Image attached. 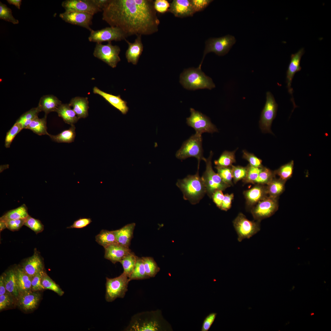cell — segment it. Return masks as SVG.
Returning <instances> with one entry per match:
<instances>
[{"label":"cell","instance_id":"cell-13","mask_svg":"<svg viewBox=\"0 0 331 331\" xmlns=\"http://www.w3.org/2000/svg\"><path fill=\"white\" fill-rule=\"evenodd\" d=\"M278 198L268 196L250 209L255 220L261 221L272 215L278 208Z\"/></svg>","mask_w":331,"mask_h":331},{"label":"cell","instance_id":"cell-63","mask_svg":"<svg viewBox=\"0 0 331 331\" xmlns=\"http://www.w3.org/2000/svg\"><path fill=\"white\" fill-rule=\"evenodd\" d=\"M6 228H7L5 222L0 221V230L2 231Z\"/></svg>","mask_w":331,"mask_h":331},{"label":"cell","instance_id":"cell-34","mask_svg":"<svg viewBox=\"0 0 331 331\" xmlns=\"http://www.w3.org/2000/svg\"><path fill=\"white\" fill-rule=\"evenodd\" d=\"M47 117L40 118L38 116L35 118L27 127L34 133L39 135H48L47 131Z\"/></svg>","mask_w":331,"mask_h":331},{"label":"cell","instance_id":"cell-6","mask_svg":"<svg viewBox=\"0 0 331 331\" xmlns=\"http://www.w3.org/2000/svg\"><path fill=\"white\" fill-rule=\"evenodd\" d=\"M213 155V153L211 151L208 157L205 158L204 161L206 163V170L201 177L206 188V193L210 198L215 191H224L230 186L225 183L213 170L211 162Z\"/></svg>","mask_w":331,"mask_h":331},{"label":"cell","instance_id":"cell-52","mask_svg":"<svg viewBox=\"0 0 331 331\" xmlns=\"http://www.w3.org/2000/svg\"><path fill=\"white\" fill-rule=\"evenodd\" d=\"M170 4L166 0H155L154 1V7L156 12L164 13L168 11Z\"/></svg>","mask_w":331,"mask_h":331},{"label":"cell","instance_id":"cell-42","mask_svg":"<svg viewBox=\"0 0 331 331\" xmlns=\"http://www.w3.org/2000/svg\"><path fill=\"white\" fill-rule=\"evenodd\" d=\"M274 171L263 166L254 184L266 185L275 177Z\"/></svg>","mask_w":331,"mask_h":331},{"label":"cell","instance_id":"cell-27","mask_svg":"<svg viewBox=\"0 0 331 331\" xmlns=\"http://www.w3.org/2000/svg\"><path fill=\"white\" fill-rule=\"evenodd\" d=\"M69 104L73 108L79 119L85 118L88 116L89 107L87 97H74L71 100Z\"/></svg>","mask_w":331,"mask_h":331},{"label":"cell","instance_id":"cell-57","mask_svg":"<svg viewBox=\"0 0 331 331\" xmlns=\"http://www.w3.org/2000/svg\"><path fill=\"white\" fill-rule=\"evenodd\" d=\"M9 294V293H6L5 294L0 295V310L6 308L13 303V299Z\"/></svg>","mask_w":331,"mask_h":331},{"label":"cell","instance_id":"cell-35","mask_svg":"<svg viewBox=\"0 0 331 331\" xmlns=\"http://www.w3.org/2000/svg\"><path fill=\"white\" fill-rule=\"evenodd\" d=\"M96 242L104 248L112 244L116 243V238L114 231L105 230H101L95 237Z\"/></svg>","mask_w":331,"mask_h":331},{"label":"cell","instance_id":"cell-58","mask_svg":"<svg viewBox=\"0 0 331 331\" xmlns=\"http://www.w3.org/2000/svg\"><path fill=\"white\" fill-rule=\"evenodd\" d=\"M234 198L233 193L225 194L220 209L226 211L229 210L231 207L232 201Z\"/></svg>","mask_w":331,"mask_h":331},{"label":"cell","instance_id":"cell-16","mask_svg":"<svg viewBox=\"0 0 331 331\" xmlns=\"http://www.w3.org/2000/svg\"><path fill=\"white\" fill-rule=\"evenodd\" d=\"M93 15L86 13L65 11L59 14V17L66 22L78 25L91 31Z\"/></svg>","mask_w":331,"mask_h":331},{"label":"cell","instance_id":"cell-44","mask_svg":"<svg viewBox=\"0 0 331 331\" xmlns=\"http://www.w3.org/2000/svg\"><path fill=\"white\" fill-rule=\"evenodd\" d=\"M217 174L223 181L230 186L233 185V176L231 167H223L215 166Z\"/></svg>","mask_w":331,"mask_h":331},{"label":"cell","instance_id":"cell-5","mask_svg":"<svg viewBox=\"0 0 331 331\" xmlns=\"http://www.w3.org/2000/svg\"><path fill=\"white\" fill-rule=\"evenodd\" d=\"M176 157L181 160L190 157L195 158L198 160V168H199L200 161H204L205 159L203 156L202 135L196 133L185 141L176 152Z\"/></svg>","mask_w":331,"mask_h":331},{"label":"cell","instance_id":"cell-62","mask_svg":"<svg viewBox=\"0 0 331 331\" xmlns=\"http://www.w3.org/2000/svg\"><path fill=\"white\" fill-rule=\"evenodd\" d=\"M7 2L10 5H14L18 9H20V7L21 4L22 0H7Z\"/></svg>","mask_w":331,"mask_h":331},{"label":"cell","instance_id":"cell-40","mask_svg":"<svg viewBox=\"0 0 331 331\" xmlns=\"http://www.w3.org/2000/svg\"><path fill=\"white\" fill-rule=\"evenodd\" d=\"M148 279L144 268L142 258L138 257L133 270L129 278L130 281L132 280H141Z\"/></svg>","mask_w":331,"mask_h":331},{"label":"cell","instance_id":"cell-10","mask_svg":"<svg viewBox=\"0 0 331 331\" xmlns=\"http://www.w3.org/2000/svg\"><path fill=\"white\" fill-rule=\"evenodd\" d=\"M278 105L271 92L266 93V101L262 111L259 121L260 128L264 133L273 134L271 130L272 122L276 117Z\"/></svg>","mask_w":331,"mask_h":331},{"label":"cell","instance_id":"cell-59","mask_svg":"<svg viewBox=\"0 0 331 331\" xmlns=\"http://www.w3.org/2000/svg\"><path fill=\"white\" fill-rule=\"evenodd\" d=\"M224 197L222 191L217 190L213 194L211 198L216 206L219 209L220 208L223 200Z\"/></svg>","mask_w":331,"mask_h":331},{"label":"cell","instance_id":"cell-11","mask_svg":"<svg viewBox=\"0 0 331 331\" xmlns=\"http://www.w3.org/2000/svg\"><path fill=\"white\" fill-rule=\"evenodd\" d=\"M120 47L112 45L111 42L106 44L97 43L93 52V55L113 68H115L121 59L119 56Z\"/></svg>","mask_w":331,"mask_h":331},{"label":"cell","instance_id":"cell-4","mask_svg":"<svg viewBox=\"0 0 331 331\" xmlns=\"http://www.w3.org/2000/svg\"><path fill=\"white\" fill-rule=\"evenodd\" d=\"M180 82L183 87L189 90L215 88L212 79L203 72L201 68H189L185 69L180 76Z\"/></svg>","mask_w":331,"mask_h":331},{"label":"cell","instance_id":"cell-32","mask_svg":"<svg viewBox=\"0 0 331 331\" xmlns=\"http://www.w3.org/2000/svg\"><path fill=\"white\" fill-rule=\"evenodd\" d=\"M29 215L27 208L24 204L16 209L7 212L1 217L0 221H5L9 220L24 219Z\"/></svg>","mask_w":331,"mask_h":331},{"label":"cell","instance_id":"cell-17","mask_svg":"<svg viewBox=\"0 0 331 331\" xmlns=\"http://www.w3.org/2000/svg\"><path fill=\"white\" fill-rule=\"evenodd\" d=\"M65 11L83 12L93 15L102 11L92 0H66L62 3Z\"/></svg>","mask_w":331,"mask_h":331},{"label":"cell","instance_id":"cell-36","mask_svg":"<svg viewBox=\"0 0 331 331\" xmlns=\"http://www.w3.org/2000/svg\"><path fill=\"white\" fill-rule=\"evenodd\" d=\"M138 257L134 253L131 251L125 256L120 262L124 269L123 272L129 278L134 269Z\"/></svg>","mask_w":331,"mask_h":331},{"label":"cell","instance_id":"cell-30","mask_svg":"<svg viewBox=\"0 0 331 331\" xmlns=\"http://www.w3.org/2000/svg\"><path fill=\"white\" fill-rule=\"evenodd\" d=\"M3 275L7 292L12 296L18 298L20 294L17 286L15 270H10Z\"/></svg>","mask_w":331,"mask_h":331},{"label":"cell","instance_id":"cell-38","mask_svg":"<svg viewBox=\"0 0 331 331\" xmlns=\"http://www.w3.org/2000/svg\"><path fill=\"white\" fill-rule=\"evenodd\" d=\"M41 112L37 106L33 108L22 115L16 121V122L21 124L23 129H26L33 120L38 116V113Z\"/></svg>","mask_w":331,"mask_h":331},{"label":"cell","instance_id":"cell-12","mask_svg":"<svg viewBox=\"0 0 331 331\" xmlns=\"http://www.w3.org/2000/svg\"><path fill=\"white\" fill-rule=\"evenodd\" d=\"M190 111L191 115L186 118V123L195 130L196 133L202 135L205 132L213 133L218 131L208 117L192 108H190Z\"/></svg>","mask_w":331,"mask_h":331},{"label":"cell","instance_id":"cell-46","mask_svg":"<svg viewBox=\"0 0 331 331\" xmlns=\"http://www.w3.org/2000/svg\"><path fill=\"white\" fill-rule=\"evenodd\" d=\"M0 19L14 24L19 23V21L12 15L11 10L1 2H0Z\"/></svg>","mask_w":331,"mask_h":331},{"label":"cell","instance_id":"cell-29","mask_svg":"<svg viewBox=\"0 0 331 331\" xmlns=\"http://www.w3.org/2000/svg\"><path fill=\"white\" fill-rule=\"evenodd\" d=\"M69 104H62L56 112L65 123L71 126L74 125L79 119Z\"/></svg>","mask_w":331,"mask_h":331},{"label":"cell","instance_id":"cell-49","mask_svg":"<svg viewBox=\"0 0 331 331\" xmlns=\"http://www.w3.org/2000/svg\"><path fill=\"white\" fill-rule=\"evenodd\" d=\"M24 225L31 229L36 234L43 231L44 228V225L40 221L29 215L25 219Z\"/></svg>","mask_w":331,"mask_h":331},{"label":"cell","instance_id":"cell-2","mask_svg":"<svg viewBox=\"0 0 331 331\" xmlns=\"http://www.w3.org/2000/svg\"><path fill=\"white\" fill-rule=\"evenodd\" d=\"M126 330L130 331H171L169 324L163 317L161 310L142 312L134 315Z\"/></svg>","mask_w":331,"mask_h":331},{"label":"cell","instance_id":"cell-31","mask_svg":"<svg viewBox=\"0 0 331 331\" xmlns=\"http://www.w3.org/2000/svg\"><path fill=\"white\" fill-rule=\"evenodd\" d=\"M75 127L74 125L71 126L69 129L64 130L55 135L49 134L48 136L53 141L58 143H68L73 142L74 140Z\"/></svg>","mask_w":331,"mask_h":331},{"label":"cell","instance_id":"cell-60","mask_svg":"<svg viewBox=\"0 0 331 331\" xmlns=\"http://www.w3.org/2000/svg\"><path fill=\"white\" fill-rule=\"evenodd\" d=\"M93 3L102 11L105 8L108 0H92Z\"/></svg>","mask_w":331,"mask_h":331},{"label":"cell","instance_id":"cell-53","mask_svg":"<svg viewBox=\"0 0 331 331\" xmlns=\"http://www.w3.org/2000/svg\"><path fill=\"white\" fill-rule=\"evenodd\" d=\"M25 219L9 220L4 222L7 229L12 231H15L18 230L24 225Z\"/></svg>","mask_w":331,"mask_h":331},{"label":"cell","instance_id":"cell-19","mask_svg":"<svg viewBox=\"0 0 331 331\" xmlns=\"http://www.w3.org/2000/svg\"><path fill=\"white\" fill-rule=\"evenodd\" d=\"M104 249L105 258L114 264L120 262L125 256L131 251L129 247L122 245L117 242L111 244Z\"/></svg>","mask_w":331,"mask_h":331},{"label":"cell","instance_id":"cell-28","mask_svg":"<svg viewBox=\"0 0 331 331\" xmlns=\"http://www.w3.org/2000/svg\"><path fill=\"white\" fill-rule=\"evenodd\" d=\"M15 272L19 294L31 291L32 277L26 273L22 268H17Z\"/></svg>","mask_w":331,"mask_h":331},{"label":"cell","instance_id":"cell-55","mask_svg":"<svg viewBox=\"0 0 331 331\" xmlns=\"http://www.w3.org/2000/svg\"><path fill=\"white\" fill-rule=\"evenodd\" d=\"M217 314L212 313L208 315L204 319L202 326L201 331H208L216 318Z\"/></svg>","mask_w":331,"mask_h":331},{"label":"cell","instance_id":"cell-15","mask_svg":"<svg viewBox=\"0 0 331 331\" xmlns=\"http://www.w3.org/2000/svg\"><path fill=\"white\" fill-rule=\"evenodd\" d=\"M305 52L304 48L300 49L297 52L292 54L291 56V60L286 72V82L289 93L291 96V100L293 103L294 108L297 106L295 105L293 96V89L291 84L295 73L301 70L302 68L300 63L302 56Z\"/></svg>","mask_w":331,"mask_h":331},{"label":"cell","instance_id":"cell-20","mask_svg":"<svg viewBox=\"0 0 331 331\" xmlns=\"http://www.w3.org/2000/svg\"><path fill=\"white\" fill-rule=\"evenodd\" d=\"M168 11L180 17L192 16L195 13L190 0H173Z\"/></svg>","mask_w":331,"mask_h":331},{"label":"cell","instance_id":"cell-48","mask_svg":"<svg viewBox=\"0 0 331 331\" xmlns=\"http://www.w3.org/2000/svg\"><path fill=\"white\" fill-rule=\"evenodd\" d=\"M233 179L234 183L236 184L238 181L244 180L246 177L247 168V166L243 167L240 166H231Z\"/></svg>","mask_w":331,"mask_h":331},{"label":"cell","instance_id":"cell-1","mask_svg":"<svg viewBox=\"0 0 331 331\" xmlns=\"http://www.w3.org/2000/svg\"><path fill=\"white\" fill-rule=\"evenodd\" d=\"M102 19L121 29L127 37L157 32L160 21L152 0H108Z\"/></svg>","mask_w":331,"mask_h":331},{"label":"cell","instance_id":"cell-24","mask_svg":"<svg viewBox=\"0 0 331 331\" xmlns=\"http://www.w3.org/2000/svg\"><path fill=\"white\" fill-rule=\"evenodd\" d=\"M62 102L56 97L53 95H47L43 96L39 101L38 107L41 112L45 113L44 116L52 112H56Z\"/></svg>","mask_w":331,"mask_h":331},{"label":"cell","instance_id":"cell-9","mask_svg":"<svg viewBox=\"0 0 331 331\" xmlns=\"http://www.w3.org/2000/svg\"><path fill=\"white\" fill-rule=\"evenodd\" d=\"M236 42L234 37L229 35L219 38L209 39L206 42L203 59L199 67H201L207 53L212 52L219 56L224 55L228 53Z\"/></svg>","mask_w":331,"mask_h":331},{"label":"cell","instance_id":"cell-41","mask_svg":"<svg viewBox=\"0 0 331 331\" xmlns=\"http://www.w3.org/2000/svg\"><path fill=\"white\" fill-rule=\"evenodd\" d=\"M294 165V161L292 160L274 171V173L275 175H277L279 177V179L286 181L292 176Z\"/></svg>","mask_w":331,"mask_h":331},{"label":"cell","instance_id":"cell-14","mask_svg":"<svg viewBox=\"0 0 331 331\" xmlns=\"http://www.w3.org/2000/svg\"><path fill=\"white\" fill-rule=\"evenodd\" d=\"M90 32L89 41L97 43L125 40L127 37L121 29L116 27H107L97 30L92 29Z\"/></svg>","mask_w":331,"mask_h":331},{"label":"cell","instance_id":"cell-51","mask_svg":"<svg viewBox=\"0 0 331 331\" xmlns=\"http://www.w3.org/2000/svg\"><path fill=\"white\" fill-rule=\"evenodd\" d=\"M44 273L43 270L32 277V291H36L45 289L41 283L42 278Z\"/></svg>","mask_w":331,"mask_h":331},{"label":"cell","instance_id":"cell-8","mask_svg":"<svg viewBox=\"0 0 331 331\" xmlns=\"http://www.w3.org/2000/svg\"><path fill=\"white\" fill-rule=\"evenodd\" d=\"M261 221L248 219L242 213H239L233 221L234 227L238 235V240L241 242L249 239L260 230Z\"/></svg>","mask_w":331,"mask_h":331},{"label":"cell","instance_id":"cell-25","mask_svg":"<svg viewBox=\"0 0 331 331\" xmlns=\"http://www.w3.org/2000/svg\"><path fill=\"white\" fill-rule=\"evenodd\" d=\"M135 226V223H132L127 224L118 230H114L117 242L129 247L133 237Z\"/></svg>","mask_w":331,"mask_h":331},{"label":"cell","instance_id":"cell-33","mask_svg":"<svg viewBox=\"0 0 331 331\" xmlns=\"http://www.w3.org/2000/svg\"><path fill=\"white\" fill-rule=\"evenodd\" d=\"M286 181L275 177L266 185L267 192L269 196L278 198L283 192Z\"/></svg>","mask_w":331,"mask_h":331},{"label":"cell","instance_id":"cell-50","mask_svg":"<svg viewBox=\"0 0 331 331\" xmlns=\"http://www.w3.org/2000/svg\"><path fill=\"white\" fill-rule=\"evenodd\" d=\"M243 158L247 160L249 164L253 167H261L263 166L262 161L254 154L250 153L245 150L242 151Z\"/></svg>","mask_w":331,"mask_h":331},{"label":"cell","instance_id":"cell-56","mask_svg":"<svg viewBox=\"0 0 331 331\" xmlns=\"http://www.w3.org/2000/svg\"><path fill=\"white\" fill-rule=\"evenodd\" d=\"M92 222L90 218H80L74 221L72 225L67 228L80 229L86 227Z\"/></svg>","mask_w":331,"mask_h":331},{"label":"cell","instance_id":"cell-22","mask_svg":"<svg viewBox=\"0 0 331 331\" xmlns=\"http://www.w3.org/2000/svg\"><path fill=\"white\" fill-rule=\"evenodd\" d=\"M141 36H137L133 43H131L126 39L125 40L128 45V48L125 53L126 58L129 63H131L134 65L137 64L143 51V46Z\"/></svg>","mask_w":331,"mask_h":331},{"label":"cell","instance_id":"cell-45","mask_svg":"<svg viewBox=\"0 0 331 331\" xmlns=\"http://www.w3.org/2000/svg\"><path fill=\"white\" fill-rule=\"evenodd\" d=\"M23 129L22 125L16 122L6 133L5 141V146L6 148L10 147L15 137Z\"/></svg>","mask_w":331,"mask_h":331},{"label":"cell","instance_id":"cell-37","mask_svg":"<svg viewBox=\"0 0 331 331\" xmlns=\"http://www.w3.org/2000/svg\"><path fill=\"white\" fill-rule=\"evenodd\" d=\"M236 150L232 151L225 150L220 156L219 158L214 161L216 166L223 167L231 166L233 163L236 162L235 153Z\"/></svg>","mask_w":331,"mask_h":331},{"label":"cell","instance_id":"cell-23","mask_svg":"<svg viewBox=\"0 0 331 331\" xmlns=\"http://www.w3.org/2000/svg\"><path fill=\"white\" fill-rule=\"evenodd\" d=\"M94 93L98 94L104 98L113 106L120 111L123 114L128 112L129 108L127 102L122 99L120 95L115 96L104 92L96 86L93 89Z\"/></svg>","mask_w":331,"mask_h":331},{"label":"cell","instance_id":"cell-21","mask_svg":"<svg viewBox=\"0 0 331 331\" xmlns=\"http://www.w3.org/2000/svg\"><path fill=\"white\" fill-rule=\"evenodd\" d=\"M39 293L32 290L20 294L18 305L25 311L32 310L37 306L40 299Z\"/></svg>","mask_w":331,"mask_h":331},{"label":"cell","instance_id":"cell-7","mask_svg":"<svg viewBox=\"0 0 331 331\" xmlns=\"http://www.w3.org/2000/svg\"><path fill=\"white\" fill-rule=\"evenodd\" d=\"M130 281L129 278L123 272L119 276L113 278L106 277V300L112 302L117 298H124L128 290Z\"/></svg>","mask_w":331,"mask_h":331},{"label":"cell","instance_id":"cell-61","mask_svg":"<svg viewBox=\"0 0 331 331\" xmlns=\"http://www.w3.org/2000/svg\"><path fill=\"white\" fill-rule=\"evenodd\" d=\"M6 291L4 276L2 275L0 277V295L6 293Z\"/></svg>","mask_w":331,"mask_h":331},{"label":"cell","instance_id":"cell-54","mask_svg":"<svg viewBox=\"0 0 331 331\" xmlns=\"http://www.w3.org/2000/svg\"><path fill=\"white\" fill-rule=\"evenodd\" d=\"M212 1H213L211 0H191L195 13L203 10Z\"/></svg>","mask_w":331,"mask_h":331},{"label":"cell","instance_id":"cell-3","mask_svg":"<svg viewBox=\"0 0 331 331\" xmlns=\"http://www.w3.org/2000/svg\"><path fill=\"white\" fill-rule=\"evenodd\" d=\"M199 169L194 175H188L182 179H178L177 186L181 190L184 199L192 204L199 203L206 193L204 182L199 175Z\"/></svg>","mask_w":331,"mask_h":331},{"label":"cell","instance_id":"cell-43","mask_svg":"<svg viewBox=\"0 0 331 331\" xmlns=\"http://www.w3.org/2000/svg\"><path fill=\"white\" fill-rule=\"evenodd\" d=\"M41 283L45 289L51 290L60 296H62L64 294V292L59 286L45 272L42 278Z\"/></svg>","mask_w":331,"mask_h":331},{"label":"cell","instance_id":"cell-18","mask_svg":"<svg viewBox=\"0 0 331 331\" xmlns=\"http://www.w3.org/2000/svg\"><path fill=\"white\" fill-rule=\"evenodd\" d=\"M246 207L249 209L268 196L266 185L255 184L252 188L243 192Z\"/></svg>","mask_w":331,"mask_h":331},{"label":"cell","instance_id":"cell-26","mask_svg":"<svg viewBox=\"0 0 331 331\" xmlns=\"http://www.w3.org/2000/svg\"><path fill=\"white\" fill-rule=\"evenodd\" d=\"M22 268L32 277L43 270V263L38 254L35 251L33 255L24 263Z\"/></svg>","mask_w":331,"mask_h":331},{"label":"cell","instance_id":"cell-47","mask_svg":"<svg viewBox=\"0 0 331 331\" xmlns=\"http://www.w3.org/2000/svg\"><path fill=\"white\" fill-rule=\"evenodd\" d=\"M247 175L245 178L242 180V181L245 184L252 183L254 184L255 181L257 178L262 167H254L250 166L249 164L247 165Z\"/></svg>","mask_w":331,"mask_h":331},{"label":"cell","instance_id":"cell-39","mask_svg":"<svg viewBox=\"0 0 331 331\" xmlns=\"http://www.w3.org/2000/svg\"><path fill=\"white\" fill-rule=\"evenodd\" d=\"M144 265L146 274L148 278L154 277L160 271V268L154 258L151 257H141Z\"/></svg>","mask_w":331,"mask_h":331}]
</instances>
